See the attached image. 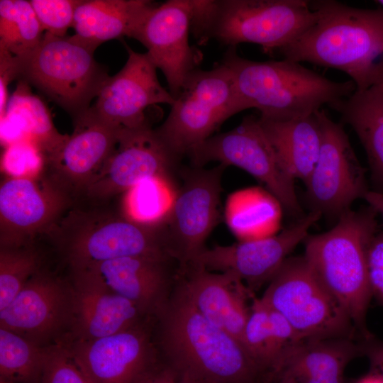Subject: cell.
Listing matches in <instances>:
<instances>
[{
	"label": "cell",
	"mask_w": 383,
	"mask_h": 383,
	"mask_svg": "<svg viewBox=\"0 0 383 383\" xmlns=\"http://www.w3.org/2000/svg\"><path fill=\"white\" fill-rule=\"evenodd\" d=\"M155 326L160 355L178 374L201 383H265L242 342L198 311L179 276Z\"/></svg>",
	"instance_id": "cell-1"
},
{
	"label": "cell",
	"mask_w": 383,
	"mask_h": 383,
	"mask_svg": "<svg viewBox=\"0 0 383 383\" xmlns=\"http://www.w3.org/2000/svg\"><path fill=\"white\" fill-rule=\"evenodd\" d=\"M113 201L74 202L47 234L71 270L125 257L172 258L165 221H135Z\"/></svg>",
	"instance_id": "cell-2"
},
{
	"label": "cell",
	"mask_w": 383,
	"mask_h": 383,
	"mask_svg": "<svg viewBox=\"0 0 383 383\" xmlns=\"http://www.w3.org/2000/svg\"><path fill=\"white\" fill-rule=\"evenodd\" d=\"M316 22L282 48L284 59L307 62L347 74L356 89L369 87L372 70L383 56V9H360L336 1H311Z\"/></svg>",
	"instance_id": "cell-3"
},
{
	"label": "cell",
	"mask_w": 383,
	"mask_h": 383,
	"mask_svg": "<svg viewBox=\"0 0 383 383\" xmlns=\"http://www.w3.org/2000/svg\"><path fill=\"white\" fill-rule=\"evenodd\" d=\"M231 71L244 110L255 108L262 118L277 121L302 118L350 96L352 80L335 82L284 59L258 62L239 56L228 47L221 62Z\"/></svg>",
	"instance_id": "cell-4"
},
{
	"label": "cell",
	"mask_w": 383,
	"mask_h": 383,
	"mask_svg": "<svg viewBox=\"0 0 383 383\" xmlns=\"http://www.w3.org/2000/svg\"><path fill=\"white\" fill-rule=\"evenodd\" d=\"M377 212L348 210L327 232L305 239L303 255L312 274L348 314L355 330L370 337L365 318L372 296L367 250L377 231Z\"/></svg>",
	"instance_id": "cell-5"
},
{
	"label": "cell",
	"mask_w": 383,
	"mask_h": 383,
	"mask_svg": "<svg viewBox=\"0 0 383 383\" xmlns=\"http://www.w3.org/2000/svg\"><path fill=\"white\" fill-rule=\"evenodd\" d=\"M192 5L191 32L199 45L211 39L228 47L255 43L266 53L291 43L318 16L305 0H192Z\"/></svg>",
	"instance_id": "cell-6"
},
{
	"label": "cell",
	"mask_w": 383,
	"mask_h": 383,
	"mask_svg": "<svg viewBox=\"0 0 383 383\" xmlns=\"http://www.w3.org/2000/svg\"><path fill=\"white\" fill-rule=\"evenodd\" d=\"M98 47L76 34L45 32L32 52L16 57L17 79L35 87L74 121L90 109L109 77L94 59Z\"/></svg>",
	"instance_id": "cell-7"
},
{
	"label": "cell",
	"mask_w": 383,
	"mask_h": 383,
	"mask_svg": "<svg viewBox=\"0 0 383 383\" xmlns=\"http://www.w3.org/2000/svg\"><path fill=\"white\" fill-rule=\"evenodd\" d=\"M243 111L233 74L221 62L209 70L190 72L167 118L155 131L179 159Z\"/></svg>",
	"instance_id": "cell-8"
},
{
	"label": "cell",
	"mask_w": 383,
	"mask_h": 383,
	"mask_svg": "<svg viewBox=\"0 0 383 383\" xmlns=\"http://www.w3.org/2000/svg\"><path fill=\"white\" fill-rule=\"evenodd\" d=\"M260 298L279 312L303 341L353 339V322L313 276L304 256L288 257Z\"/></svg>",
	"instance_id": "cell-9"
},
{
	"label": "cell",
	"mask_w": 383,
	"mask_h": 383,
	"mask_svg": "<svg viewBox=\"0 0 383 383\" xmlns=\"http://www.w3.org/2000/svg\"><path fill=\"white\" fill-rule=\"evenodd\" d=\"M187 155L196 167L218 162L245 170L262 182L283 208L299 212L294 179L279 162L259 118L245 116L233 129L210 137Z\"/></svg>",
	"instance_id": "cell-10"
},
{
	"label": "cell",
	"mask_w": 383,
	"mask_h": 383,
	"mask_svg": "<svg viewBox=\"0 0 383 383\" xmlns=\"http://www.w3.org/2000/svg\"><path fill=\"white\" fill-rule=\"evenodd\" d=\"M179 160L165 147L152 126L121 129L116 147L76 201L109 202L144 179H170Z\"/></svg>",
	"instance_id": "cell-11"
},
{
	"label": "cell",
	"mask_w": 383,
	"mask_h": 383,
	"mask_svg": "<svg viewBox=\"0 0 383 383\" xmlns=\"http://www.w3.org/2000/svg\"><path fill=\"white\" fill-rule=\"evenodd\" d=\"M226 166L185 172L165 220L168 248L179 271L192 264L206 248L204 243L218 222L221 175Z\"/></svg>",
	"instance_id": "cell-12"
},
{
	"label": "cell",
	"mask_w": 383,
	"mask_h": 383,
	"mask_svg": "<svg viewBox=\"0 0 383 383\" xmlns=\"http://www.w3.org/2000/svg\"><path fill=\"white\" fill-rule=\"evenodd\" d=\"M316 113L321 129V146L305 182L307 196L313 211L339 218L369 191L365 172L343 126L332 121L322 109Z\"/></svg>",
	"instance_id": "cell-13"
},
{
	"label": "cell",
	"mask_w": 383,
	"mask_h": 383,
	"mask_svg": "<svg viewBox=\"0 0 383 383\" xmlns=\"http://www.w3.org/2000/svg\"><path fill=\"white\" fill-rule=\"evenodd\" d=\"M73 204L42 172L6 177L0 186V248L30 245L45 238Z\"/></svg>",
	"instance_id": "cell-14"
},
{
	"label": "cell",
	"mask_w": 383,
	"mask_h": 383,
	"mask_svg": "<svg viewBox=\"0 0 383 383\" xmlns=\"http://www.w3.org/2000/svg\"><path fill=\"white\" fill-rule=\"evenodd\" d=\"M149 318L120 333L94 340H63L91 383H135L160 357Z\"/></svg>",
	"instance_id": "cell-15"
},
{
	"label": "cell",
	"mask_w": 383,
	"mask_h": 383,
	"mask_svg": "<svg viewBox=\"0 0 383 383\" xmlns=\"http://www.w3.org/2000/svg\"><path fill=\"white\" fill-rule=\"evenodd\" d=\"M124 45L128 52L125 65L107 78L91 109L118 129L150 126V109L159 104L171 106L174 99L160 84L157 67L147 52H137L126 43Z\"/></svg>",
	"instance_id": "cell-16"
},
{
	"label": "cell",
	"mask_w": 383,
	"mask_h": 383,
	"mask_svg": "<svg viewBox=\"0 0 383 383\" xmlns=\"http://www.w3.org/2000/svg\"><path fill=\"white\" fill-rule=\"evenodd\" d=\"M322 215L309 213L298 223L274 235L240 240L230 245L205 248L192 264L216 272H226L240 279L255 293L269 283L289 255L308 236L309 230Z\"/></svg>",
	"instance_id": "cell-17"
},
{
	"label": "cell",
	"mask_w": 383,
	"mask_h": 383,
	"mask_svg": "<svg viewBox=\"0 0 383 383\" xmlns=\"http://www.w3.org/2000/svg\"><path fill=\"white\" fill-rule=\"evenodd\" d=\"M192 16V0L157 4L132 36L147 48L150 59L163 73L174 99L201 59L189 43Z\"/></svg>",
	"instance_id": "cell-18"
},
{
	"label": "cell",
	"mask_w": 383,
	"mask_h": 383,
	"mask_svg": "<svg viewBox=\"0 0 383 383\" xmlns=\"http://www.w3.org/2000/svg\"><path fill=\"white\" fill-rule=\"evenodd\" d=\"M73 125L63 145L45 157L42 172L74 203L116 147L121 129L102 121L91 107Z\"/></svg>",
	"instance_id": "cell-19"
},
{
	"label": "cell",
	"mask_w": 383,
	"mask_h": 383,
	"mask_svg": "<svg viewBox=\"0 0 383 383\" xmlns=\"http://www.w3.org/2000/svg\"><path fill=\"white\" fill-rule=\"evenodd\" d=\"M71 272L130 300L146 316L155 318L170 300L179 265L170 257H125Z\"/></svg>",
	"instance_id": "cell-20"
},
{
	"label": "cell",
	"mask_w": 383,
	"mask_h": 383,
	"mask_svg": "<svg viewBox=\"0 0 383 383\" xmlns=\"http://www.w3.org/2000/svg\"><path fill=\"white\" fill-rule=\"evenodd\" d=\"M72 286L43 267L0 310V328L43 346L70 326Z\"/></svg>",
	"instance_id": "cell-21"
},
{
	"label": "cell",
	"mask_w": 383,
	"mask_h": 383,
	"mask_svg": "<svg viewBox=\"0 0 383 383\" xmlns=\"http://www.w3.org/2000/svg\"><path fill=\"white\" fill-rule=\"evenodd\" d=\"M191 301L211 323L241 341L255 293L238 277L192 264L179 272Z\"/></svg>",
	"instance_id": "cell-22"
},
{
	"label": "cell",
	"mask_w": 383,
	"mask_h": 383,
	"mask_svg": "<svg viewBox=\"0 0 383 383\" xmlns=\"http://www.w3.org/2000/svg\"><path fill=\"white\" fill-rule=\"evenodd\" d=\"M71 338L94 340L126 331L148 317L130 300L72 272Z\"/></svg>",
	"instance_id": "cell-23"
},
{
	"label": "cell",
	"mask_w": 383,
	"mask_h": 383,
	"mask_svg": "<svg viewBox=\"0 0 383 383\" xmlns=\"http://www.w3.org/2000/svg\"><path fill=\"white\" fill-rule=\"evenodd\" d=\"M360 354L359 344L351 338L304 341L287 357L270 383H345L347 365Z\"/></svg>",
	"instance_id": "cell-24"
},
{
	"label": "cell",
	"mask_w": 383,
	"mask_h": 383,
	"mask_svg": "<svg viewBox=\"0 0 383 383\" xmlns=\"http://www.w3.org/2000/svg\"><path fill=\"white\" fill-rule=\"evenodd\" d=\"M241 342L270 383L302 340L288 321L260 298L253 300Z\"/></svg>",
	"instance_id": "cell-25"
},
{
	"label": "cell",
	"mask_w": 383,
	"mask_h": 383,
	"mask_svg": "<svg viewBox=\"0 0 383 383\" xmlns=\"http://www.w3.org/2000/svg\"><path fill=\"white\" fill-rule=\"evenodd\" d=\"M69 135L56 129L46 104L31 91L30 86L18 80L10 96L4 116L1 118V141L4 147L27 140L44 157L57 150Z\"/></svg>",
	"instance_id": "cell-26"
},
{
	"label": "cell",
	"mask_w": 383,
	"mask_h": 383,
	"mask_svg": "<svg viewBox=\"0 0 383 383\" xmlns=\"http://www.w3.org/2000/svg\"><path fill=\"white\" fill-rule=\"evenodd\" d=\"M157 4L148 0H82L72 28L77 35L98 46L110 40L132 38Z\"/></svg>",
	"instance_id": "cell-27"
},
{
	"label": "cell",
	"mask_w": 383,
	"mask_h": 383,
	"mask_svg": "<svg viewBox=\"0 0 383 383\" xmlns=\"http://www.w3.org/2000/svg\"><path fill=\"white\" fill-rule=\"evenodd\" d=\"M316 112L284 121L259 117L282 167L294 179H300L304 183L317 162L321 146V129Z\"/></svg>",
	"instance_id": "cell-28"
},
{
	"label": "cell",
	"mask_w": 383,
	"mask_h": 383,
	"mask_svg": "<svg viewBox=\"0 0 383 383\" xmlns=\"http://www.w3.org/2000/svg\"><path fill=\"white\" fill-rule=\"evenodd\" d=\"M329 106L356 133L367 155L373 180L383 189V89L371 85L355 89L348 97Z\"/></svg>",
	"instance_id": "cell-29"
},
{
	"label": "cell",
	"mask_w": 383,
	"mask_h": 383,
	"mask_svg": "<svg viewBox=\"0 0 383 383\" xmlns=\"http://www.w3.org/2000/svg\"><path fill=\"white\" fill-rule=\"evenodd\" d=\"M282 207L268 190L247 188L228 198L226 219L230 230L240 240L259 239L277 233Z\"/></svg>",
	"instance_id": "cell-30"
},
{
	"label": "cell",
	"mask_w": 383,
	"mask_h": 383,
	"mask_svg": "<svg viewBox=\"0 0 383 383\" xmlns=\"http://www.w3.org/2000/svg\"><path fill=\"white\" fill-rule=\"evenodd\" d=\"M44 33L30 1H0V48L21 57L39 45Z\"/></svg>",
	"instance_id": "cell-31"
},
{
	"label": "cell",
	"mask_w": 383,
	"mask_h": 383,
	"mask_svg": "<svg viewBox=\"0 0 383 383\" xmlns=\"http://www.w3.org/2000/svg\"><path fill=\"white\" fill-rule=\"evenodd\" d=\"M46 348L0 328V379L11 383H39Z\"/></svg>",
	"instance_id": "cell-32"
},
{
	"label": "cell",
	"mask_w": 383,
	"mask_h": 383,
	"mask_svg": "<svg viewBox=\"0 0 383 383\" xmlns=\"http://www.w3.org/2000/svg\"><path fill=\"white\" fill-rule=\"evenodd\" d=\"M170 179H144L123 194L121 209L129 218L143 223L165 221L176 194Z\"/></svg>",
	"instance_id": "cell-33"
},
{
	"label": "cell",
	"mask_w": 383,
	"mask_h": 383,
	"mask_svg": "<svg viewBox=\"0 0 383 383\" xmlns=\"http://www.w3.org/2000/svg\"><path fill=\"white\" fill-rule=\"evenodd\" d=\"M43 268V256L37 243L0 248V310L7 306Z\"/></svg>",
	"instance_id": "cell-34"
},
{
	"label": "cell",
	"mask_w": 383,
	"mask_h": 383,
	"mask_svg": "<svg viewBox=\"0 0 383 383\" xmlns=\"http://www.w3.org/2000/svg\"><path fill=\"white\" fill-rule=\"evenodd\" d=\"M39 383H91L72 357L62 339L47 346Z\"/></svg>",
	"instance_id": "cell-35"
},
{
	"label": "cell",
	"mask_w": 383,
	"mask_h": 383,
	"mask_svg": "<svg viewBox=\"0 0 383 383\" xmlns=\"http://www.w3.org/2000/svg\"><path fill=\"white\" fill-rule=\"evenodd\" d=\"M44 163L43 153L27 140L5 147L1 160L2 171L13 177L35 175L42 172Z\"/></svg>",
	"instance_id": "cell-36"
},
{
	"label": "cell",
	"mask_w": 383,
	"mask_h": 383,
	"mask_svg": "<svg viewBox=\"0 0 383 383\" xmlns=\"http://www.w3.org/2000/svg\"><path fill=\"white\" fill-rule=\"evenodd\" d=\"M82 0H30L44 32L63 37L72 28L76 9Z\"/></svg>",
	"instance_id": "cell-37"
},
{
	"label": "cell",
	"mask_w": 383,
	"mask_h": 383,
	"mask_svg": "<svg viewBox=\"0 0 383 383\" xmlns=\"http://www.w3.org/2000/svg\"><path fill=\"white\" fill-rule=\"evenodd\" d=\"M367 267L372 295L383 305V232L376 233L369 243Z\"/></svg>",
	"instance_id": "cell-38"
},
{
	"label": "cell",
	"mask_w": 383,
	"mask_h": 383,
	"mask_svg": "<svg viewBox=\"0 0 383 383\" xmlns=\"http://www.w3.org/2000/svg\"><path fill=\"white\" fill-rule=\"evenodd\" d=\"M16 57L6 50L0 48V119L6 111L9 99L8 86L17 79Z\"/></svg>",
	"instance_id": "cell-39"
},
{
	"label": "cell",
	"mask_w": 383,
	"mask_h": 383,
	"mask_svg": "<svg viewBox=\"0 0 383 383\" xmlns=\"http://www.w3.org/2000/svg\"><path fill=\"white\" fill-rule=\"evenodd\" d=\"M177 371L160 356L135 383H177Z\"/></svg>",
	"instance_id": "cell-40"
},
{
	"label": "cell",
	"mask_w": 383,
	"mask_h": 383,
	"mask_svg": "<svg viewBox=\"0 0 383 383\" xmlns=\"http://www.w3.org/2000/svg\"><path fill=\"white\" fill-rule=\"evenodd\" d=\"M361 354L365 355L370 365V370L383 377V342L370 338L359 344Z\"/></svg>",
	"instance_id": "cell-41"
},
{
	"label": "cell",
	"mask_w": 383,
	"mask_h": 383,
	"mask_svg": "<svg viewBox=\"0 0 383 383\" xmlns=\"http://www.w3.org/2000/svg\"><path fill=\"white\" fill-rule=\"evenodd\" d=\"M363 199L377 213H379L383 220V193L378 191H368Z\"/></svg>",
	"instance_id": "cell-42"
},
{
	"label": "cell",
	"mask_w": 383,
	"mask_h": 383,
	"mask_svg": "<svg viewBox=\"0 0 383 383\" xmlns=\"http://www.w3.org/2000/svg\"><path fill=\"white\" fill-rule=\"evenodd\" d=\"M371 85H377L383 89V62L378 60L370 74L369 79V87Z\"/></svg>",
	"instance_id": "cell-43"
},
{
	"label": "cell",
	"mask_w": 383,
	"mask_h": 383,
	"mask_svg": "<svg viewBox=\"0 0 383 383\" xmlns=\"http://www.w3.org/2000/svg\"><path fill=\"white\" fill-rule=\"evenodd\" d=\"M355 383H383V377L370 370L367 374L357 380Z\"/></svg>",
	"instance_id": "cell-44"
},
{
	"label": "cell",
	"mask_w": 383,
	"mask_h": 383,
	"mask_svg": "<svg viewBox=\"0 0 383 383\" xmlns=\"http://www.w3.org/2000/svg\"><path fill=\"white\" fill-rule=\"evenodd\" d=\"M177 383H201L186 374H178Z\"/></svg>",
	"instance_id": "cell-45"
},
{
	"label": "cell",
	"mask_w": 383,
	"mask_h": 383,
	"mask_svg": "<svg viewBox=\"0 0 383 383\" xmlns=\"http://www.w3.org/2000/svg\"><path fill=\"white\" fill-rule=\"evenodd\" d=\"M375 2L379 4L382 9H383V0H377Z\"/></svg>",
	"instance_id": "cell-46"
},
{
	"label": "cell",
	"mask_w": 383,
	"mask_h": 383,
	"mask_svg": "<svg viewBox=\"0 0 383 383\" xmlns=\"http://www.w3.org/2000/svg\"><path fill=\"white\" fill-rule=\"evenodd\" d=\"M272 383H287V382H284L282 380H274Z\"/></svg>",
	"instance_id": "cell-47"
},
{
	"label": "cell",
	"mask_w": 383,
	"mask_h": 383,
	"mask_svg": "<svg viewBox=\"0 0 383 383\" xmlns=\"http://www.w3.org/2000/svg\"><path fill=\"white\" fill-rule=\"evenodd\" d=\"M0 383H11V382H6V381L0 379Z\"/></svg>",
	"instance_id": "cell-48"
},
{
	"label": "cell",
	"mask_w": 383,
	"mask_h": 383,
	"mask_svg": "<svg viewBox=\"0 0 383 383\" xmlns=\"http://www.w3.org/2000/svg\"><path fill=\"white\" fill-rule=\"evenodd\" d=\"M380 60L383 62V56L381 57Z\"/></svg>",
	"instance_id": "cell-49"
}]
</instances>
